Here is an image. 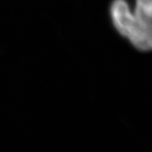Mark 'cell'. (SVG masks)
Segmentation results:
<instances>
[{
  "instance_id": "6da1fadb",
  "label": "cell",
  "mask_w": 152,
  "mask_h": 152,
  "mask_svg": "<svg viewBox=\"0 0 152 152\" xmlns=\"http://www.w3.org/2000/svg\"><path fill=\"white\" fill-rule=\"evenodd\" d=\"M113 26L140 51H152V0H135L131 7L126 0H114L110 7Z\"/></svg>"
}]
</instances>
